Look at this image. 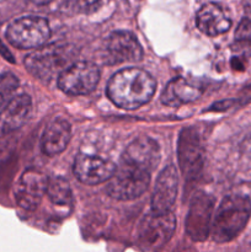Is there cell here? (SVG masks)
Masks as SVG:
<instances>
[{
	"label": "cell",
	"mask_w": 251,
	"mask_h": 252,
	"mask_svg": "<svg viewBox=\"0 0 251 252\" xmlns=\"http://www.w3.org/2000/svg\"><path fill=\"white\" fill-rule=\"evenodd\" d=\"M75 56L76 49L70 44L41 46L25 58V66L34 78L49 81L73 64Z\"/></svg>",
	"instance_id": "3"
},
{
	"label": "cell",
	"mask_w": 251,
	"mask_h": 252,
	"mask_svg": "<svg viewBox=\"0 0 251 252\" xmlns=\"http://www.w3.org/2000/svg\"><path fill=\"white\" fill-rule=\"evenodd\" d=\"M19 88V79L10 71L0 74V111L12 98L16 89Z\"/></svg>",
	"instance_id": "21"
},
{
	"label": "cell",
	"mask_w": 251,
	"mask_h": 252,
	"mask_svg": "<svg viewBox=\"0 0 251 252\" xmlns=\"http://www.w3.org/2000/svg\"><path fill=\"white\" fill-rule=\"evenodd\" d=\"M176 218L172 211H152L142 219L138 228V244L145 250H157L172 238Z\"/></svg>",
	"instance_id": "6"
},
{
	"label": "cell",
	"mask_w": 251,
	"mask_h": 252,
	"mask_svg": "<svg viewBox=\"0 0 251 252\" xmlns=\"http://www.w3.org/2000/svg\"><path fill=\"white\" fill-rule=\"evenodd\" d=\"M157 81L148 71L139 68H125L113 74L107 84L108 98L125 110H135L152 100Z\"/></svg>",
	"instance_id": "1"
},
{
	"label": "cell",
	"mask_w": 251,
	"mask_h": 252,
	"mask_svg": "<svg viewBox=\"0 0 251 252\" xmlns=\"http://www.w3.org/2000/svg\"><path fill=\"white\" fill-rule=\"evenodd\" d=\"M214 199L209 194L199 192L192 199L186 220V230L194 241H203L211 233V219Z\"/></svg>",
	"instance_id": "10"
},
{
	"label": "cell",
	"mask_w": 251,
	"mask_h": 252,
	"mask_svg": "<svg viewBox=\"0 0 251 252\" xmlns=\"http://www.w3.org/2000/svg\"><path fill=\"white\" fill-rule=\"evenodd\" d=\"M100 69L91 62H75L58 76V88L69 95H86L95 90Z\"/></svg>",
	"instance_id": "7"
},
{
	"label": "cell",
	"mask_w": 251,
	"mask_h": 252,
	"mask_svg": "<svg viewBox=\"0 0 251 252\" xmlns=\"http://www.w3.org/2000/svg\"><path fill=\"white\" fill-rule=\"evenodd\" d=\"M116 171V165L110 160L91 154H79L74 161L76 179L86 185H98L108 181Z\"/></svg>",
	"instance_id": "13"
},
{
	"label": "cell",
	"mask_w": 251,
	"mask_h": 252,
	"mask_svg": "<svg viewBox=\"0 0 251 252\" xmlns=\"http://www.w3.org/2000/svg\"><path fill=\"white\" fill-rule=\"evenodd\" d=\"M51 37L48 21L41 16H22L6 29V38L14 47L32 49L43 46Z\"/></svg>",
	"instance_id": "5"
},
{
	"label": "cell",
	"mask_w": 251,
	"mask_h": 252,
	"mask_svg": "<svg viewBox=\"0 0 251 252\" xmlns=\"http://www.w3.org/2000/svg\"><path fill=\"white\" fill-rule=\"evenodd\" d=\"M47 196L51 202L58 206H66L73 201L70 185L63 177H53L49 180L47 185Z\"/></svg>",
	"instance_id": "19"
},
{
	"label": "cell",
	"mask_w": 251,
	"mask_h": 252,
	"mask_svg": "<svg viewBox=\"0 0 251 252\" xmlns=\"http://www.w3.org/2000/svg\"><path fill=\"white\" fill-rule=\"evenodd\" d=\"M150 182V172L133 165L120 162L115 174L108 180V196L118 201L138 198L147 191Z\"/></svg>",
	"instance_id": "4"
},
{
	"label": "cell",
	"mask_w": 251,
	"mask_h": 252,
	"mask_svg": "<svg viewBox=\"0 0 251 252\" xmlns=\"http://www.w3.org/2000/svg\"><path fill=\"white\" fill-rule=\"evenodd\" d=\"M238 162L240 174L251 180V134H248L239 145Z\"/></svg>",
	"instance_id": "22"
},
{
	"label": "cell",
	"mask_w": 251,
	"mask_h": 252,
	"mask_svg": "<svg viewBox=\"0 0 251 252\" xmlns=\"http://www.w3.org/2000/svg\"><path fill=\"white\" fill-rule=\"evenodd\" d=\"M65 9L74 14H93L101 6V0H66Z\"/></svg>",
	"instance_id": "23"
},
{
	"label": "cell",
	"mask_w": 251,
	"mask_h": 252,
	"mask_svg": "<svg viewBox=\"0 0 251 252\" xmlns=\"http://www.w3.org/2000/svg\"><path fill=\"white\" fill-rule=\"evenodd\" d=\"M160 147L153 138L139 135L123 152L121 161L133 165L152 174L160 162Z\"/></svg>",
	"instance_id": "12"
},
{
	"label": "cell",
	"mask_w": 251,
	"mask_h": 252,
	"mask_svg": "<svg viewBox=\"0 0 251 252\" xmlns=\"http://www.w3.org/2000/svg\"><path fill=\"white\" fill-rule=\"evenodd\" d=\"M251 216V201L241 194L225 197L219 204L212 225V238L216 243H229L241 233Z\"/></svg>",
	"instance_id": "2"
},
{
	"label": "cell",
	"mask_w": 251,
	"mask_h": 252,
	"mask_svg": "<svg viewBox=\"0 0 251 252\" xmlns=\"http://www.w3.org/2000/svg\"><path fill=\"white\" fill-rule=\"evenodd\" d=\"M233 49L240 56L250 57L251 54V21L244 19L235 32Z\"/></svg>",
	"instance_id": "20"
},
{
	"label": "cell",
	"mask_w": 251,
	"mask_h": 252,
	"mask_svg": "<svg viewBox=\"0 0 251 252\" xmlns=\"http://www.w3.org/2000/svg\"><path fill=\"white\" fill-rule=\"evenodd\" d=\"M143 58V48L134 33L129 31H116L108 36L105 44V62L112 64L139 62Z\"/></svg>",
	"instance_id": "9"
},
{
	"label": "cell",
	"mask_w": 251,
	"mask_h": 252,
	"mask_svg": "<svg viewBox=\"0 0 251 252\" xmlns=\"http://www.w3.org/2000/svg\"><path fill=\"white\" fill-rule=\"evenodd\" d=\"M179 189V174L174 165L165 167L157 176L152 197V211L169 212L174 207Z\"/></svg>",
	"instance_id": "14"
},
{
	"label": "cell",
	"mask_w": 251,
	"mask_h": 252,
	"mask_svg": "<svg viewBox=\"0 0 251 252\" xmlns=\"http://www.w3.org/2000/svg\"><path fill=\"white\" fill-rule=\"evenodd\" d=\"M48 179L37 169H29L20 176L15 187L17 204L26 211H33L47 193Z\"/></svg>",
	"instance_id": "11"
},
{
	"label": "cell",
	"mask_w": 251,
	"mask_h": 252,
	"mask_svg": "<svg viewBox=\"0 0 251 252\" xmlns=\"http://www.w3.org/2000/svg\"><path fill=\"white\" fill-rule=\"evenodd\" d=\"M177 155L181 171L187 180L198 176L204 162V149L201 137L193 127L181 130L177 144Z\"/></svg>",
	"instance_id": "8"
},
{
	"label": "cell",
	"mask_w": 251,
	"mask_h": 252,
	"mask_svg": "<svg viewBox=\"0 0 251 252\" xmlns=\"http://www.w3.org/2000/svg\"><path fill=\"white\" fill-rule=\"evenodd\" d=\"M70 138V123L63 118H57L52 121L44 129L41 139L42 152L48 157L61 154L68 147Z\"/></svg>",
	"instance_id": "18"
},
{
	"label": "cell",
	"mask_w": 251,
	"mask_h": 252,
	"mask_svg": "<svg viewBox=\"0 0 251 252\" xmlns=\"http://www.w3.org/2000/svg\"><path fill=\"white\" fill-rule=\"evenodd\" d=\"M196 24L199 31L207 36H218L229 31L231 27V19L223 6L216 2H208L197 12Z\"/></svg>",
	"instance_id": "15"
},
{
	"label": "cell",
	"mask_w": 251,
	"mask_h": 252,
	"mask_svg": "<svg viewBox=\"0 0 251 252\" xmlns=\"http://www.w3.org/2000/svg\"><path fill=\"white\" fill-rule=\"evenodd\" d=\"M32 101L27 94L12 97L0 111V130L12 132L22 127L31 113Z\"/></svg>",
	"instance_id": "16"
},
{
	"label": "cell",
	"mask_w": 251,
	"mask_h": 252,
	"mask_svg": "<svg viewBox=\"0 0 251 252\" xmlns=\"http://www.w3.org/2000/svg\"><path fill=\"white\" fill-rule=\"evenodd\" d=\"M202 94V86L184 76H179L172 79L164 89L161 102L166 106H181L198 100Z\"/></svg>",
	"instance_id": "17"
}]
</instances>
